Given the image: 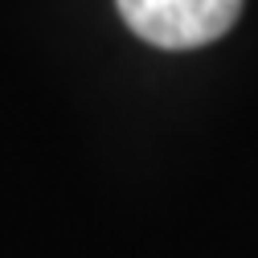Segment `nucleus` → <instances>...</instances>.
<instances>
[{
	"mask_svg": "<svg viewBox=\"0 0 258 258\" xmlns=\"http://www.w3.org/2000/svg\"><path fill=\"white\" fill-rule=\"evenodd\" d=\"M136 37L156 49H197L234 29L242 0H115Z\"/></svg>",
	"mask_w": 258,
	"mask_h": 258,
	"instance_id": "nucleus-1",
	"label": "nucleus"
}]
</instances>
